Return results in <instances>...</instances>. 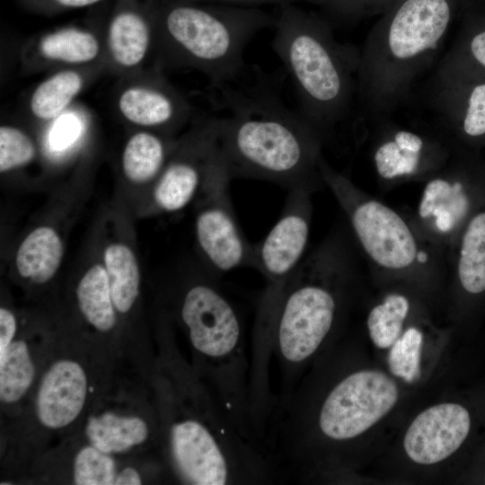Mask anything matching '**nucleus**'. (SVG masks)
I'll return each instance as SVG.
<instances>
[{
    "mask_svg": "<svg viewBox=\"0 0 485 485\" xmlns=\"http://www.w3.org/2000/svg\"><path fill=\"white\" fill-rule=\"evenodd\" d=\"M337 243L326 242L304 260L284 287L273 296L260 299L250 352V404L268 408L274 393L270 362L277 360L280 392L276 401L297 385L305 365L331 335L340 301L333 287L344 261Z\"/></svg>",
    "mask_w": 485,
    "mask_h": 485,
    "instance_id": "obj_1",
    "label": "nucleus"
},
{
    "mask_svg": "<svg viewBox=\"0 0 485 485\" xmlns=\"http://www.w3.org/2000/svg\"><path fill=\"white\" fill-rule=\"evenodd\" d=\"M219 89L217 149L232 179H257L313 192L323 181L322 138L265 81Z\"/></svg>",
    "mask_w": 485,
    "mask_h": 485,
    "instance_id": "obj_2",
    "label": "nucleus"
},
{
    "mask_svg": "<svg viewBox=\"0 0 485 485\" xmlns=\"http://www.w3.org/2000/svg\"><path fill=\"white\" fill-rule=\"evenodd\" d=\"M458 0H395L359 51L357 118L372 124L409 102L445 41Z\"/></svg>",
    "mask_w": 485,
    "mask_h": 485,
    "instance_id": "obj_3",
    "label": "nucleus"
},
{
    "mask_svg": "<svg viewBox=\"0 0 485 485\" xmlns=\"http://www.w3.org/2000/svg\"><path fill=\"white\" fill-rule=\"evenodd\" d=\"M170 366L168 450L181 480L196 485L278 481L265 451L239 433L203 380L177 360Z\"/></svg>",
    "mask_w": 485,
    "mask_h": 485,
    "instance_id": "obj_4",
    "label": "nucleus"
},
{
    "mask_svg": "<svg viewBox=\"0 0 485 485\" xmlns=\"http://www.w3.org/2000/svg\"><path fill=\"white\" fill-rule=\"evenodd\" d=\"M272 48L295 88L299 112L323 137L356 111L359 51L339 42L327 20L279 6Z\"/></svg>",
    "mask_w": 485,
    "mask_h": 485,
    "instance_id": "obj_5",
    "label": "nucleus"
},
{
    "mask_svg": "<svg viewBox=\"0 0 485 485\" xmlns=\"http://www.w3.org/2000/svg\"><path fill=\"white\" fill-rule=\"evenodd\" d=\"M179 314L201 379L239 433L260 447L250 412V357L241 317L212 279L190 283L181 294Z\"/></svg>",
    "mask_w": 485,
    "mask_h": 485,
    "instance_id": "obj_6",
    "label": "nucleus"
},
{
    "mask_svg": "<svg viewBox=\"0 0 485 485\" xmlns=\"http://www.w3.org/2000/svg\"><path fill=\"white\" fill-rule=\"evenodd\" d=\"M162 25L181 56L203 69L216 87L237 79L244 70L243 50L275 19L259 7L169 3Z\"/></svg>",
    "mask_w": 485,
    "mask_h": 485,
    "instance_id": "obj_7",
    "label": "nucleus"
},
{
    "mask_svg": "<svg viewBox=\"0 0 485 485\" xmlns=\"http://www.w3.org/2000/svg\"><path fill=\"white\" fill-rule=\"evenodd\" d=\"M231 180L216 146L198 195L195 234L207 265L217 275L251 267L253 244L238 224L230 197Z\"/></svg>",
    "mask_w": 485,
    "mask_h": 485,
    "instance_id": "obj_8",
    "label": "nucleus"
},
{
    "mask_svg": "<svg viewBox=\"0 0 485 485\" xmlns=\"http://www.w3.org/2000/svg\"><path fill=\"white\" fill-rule=\"evenodd\" d=\"M321 172L345 208L352 229L366 253L379 266L403 269L417 259L415 237L405 221L392 208L371 199H363L341 174L322 158Z\"/></svg>",
    "mask_w": 485,
    "mask_h": 485,
    "instance_id": "obj_9",
    "label": "nucleus"
},
{
    "mask_svg": "<svg viewBox=\"0 0 485 485\" xmlns=\"http://www.w3.org/2000/svg\"><path fill=\"white\" fill-rule=\"evenodd\" d=\"M311 192L290 190L279 218L260 242L252 245L251 267L265 278L260 298L277 294L304 260L312 205Z\"/></svg>",
    "mask_w": 485,
    "mask_h": 485,
    "instance_id": "obj_10",
    "label": "nucleus"
},
{
    "mask_svg": "<svg viewBox=\"0 0 485 485\" xmlns=\"http://www.w3.org/2000/svg\"><path fill=\"white\" fill-rule=\"evenodd\" d=\"M471 83L463 74L432 75L428 81L426 105L443 134L485 136V81Z\"/></svg>",
    "mask_w": 485,
    "mask_h": 485,
    "instance_id": "obj_11",
    "label": "nucleus"
},
{
    "mask_svg": "<svg viewBox=\"0 0 485 485\" xmlns=\"http://www.w3.org/2000/svg\"><path fill=\"white\" fill-rule=\"evenodd\" d=\"M380 128V137L373 149V163L384 180L417 175L437 166L445 156L438 140L409 126H401L388 117L373 123Z\"/></svg>",
    "mask_w": 485,
    "mask_h": 485,
    "instance_id": "obj_12",
    "label": "nucleus"
},
{
    "mask_svg": "<svg viewBox=\"0 0 485 485\" xmlns=\"http://www.w3.org/2000/svg\"><path fill=\"white\" fill-rule=\"evenodd\" d=\"M471 428L468 410L457 403H441L419 413L404 436L407 455L419 464H434L453 454Z\"/></svg>",
    "mask_w": 485,
    "mask_h": 485,
    "instance_id": "obj_13",
    "label": "nucleus"
},
{
    "mask_svg": "<svg viewBox=\"0 0 485 485\" xmlns=\"http://www.w3.org/2000/svg\"><path fill=\"white\" fill-rule=\"evenodd\" d=\"M87 377L75 361L54 363L40 384L36 410L41 424L51 429L70 425L81 413L87 395Z\"/></svg>",
    "mask_w": 485,
    "mask_h": 485,
    "instance_id": "obj_14",
    "label": "nucleus"
},
{
    "mask_svg": "<svg viewBox=\"0 0 485 485\" xmlns=\"http://www.w3.org/2000/svg\"><path fill=\"white\" fill-rule=\"evenodd\" d=\"M63 255V242L57 231L48 225L38 226L19 245L15 268L22 278L43 284L55 276Z\"/></svg>",
    "mask_w": 485,
    "mask_h": 485,
    "instance_id": "obj_15",
    "label": "nucleus"
},
{
    "mask_svg": "<svg viewBox=\"0 0 485 485\" xmlns=\"http://www.w3.org/2000/svg\"><path fill=\"white\" fill-rule=\"evenodd\" d=\"M85 433L92 445L110 454L144 443L148 437L149 428L138 417L105 412L88 419Z\"/></svg>",
    "mask_w": 485,
    "mask_h": 485,
    "instance_id": "obj_16",
    "label": "nucleus"
},
{
    "mask_svg": "<svg viewBox=\"0 0 485 485\" xmlns=\"http://www.w3.org/2000/svg\"><path fill=\"white\" fill-rule=\"evenodd\" d=\"M103 266L115 308L119 313H126L139 295L140 269L137 257L128 245L112 242L104 250Z\"/></svg>",
    "mask_w": 485,
    "mask_h": 485,
    "instance_id": "obj_17",
    "label": "nucleus"
},
{
    "mask_svg": "<svg viewBox=\"0 0 485 485\" xmlns=\"http://www.w3.org/2000/svg\"><path fill=\"white\" fill-rule=\"evenodd\" d=\"M79 309L85 320L100 331H109L116 324L109 278L103 264L95 263L83 275L76 287Z\"/></svg>",
    "mask_w": 485,
    "mask_h": 485,
    "instance_id": "obj_18",
    "label": "nucleus"
},
{
    "mask_svg": "<svg viewBox=\"0 0 485 485\" xmlns=\"http://www.w3.org/2000/svg\"><path fill=\"white\" fill-rule=\"evenodd\" d=\"M122 115L130 122L147 127L172 123L179 114V102L161 89L131 87L119 100Z\"/></svg>",
    "mask_w": 485,
    "mask_h": 485,
    "instance_id": "obj_19",
    "label": "nucleus"
},
{
    "mask_svg": "<svg viewBox=\"0 0 485 485\" xmlns=\"http://www.w3.org/2000/svg\"><path fill=\"white\" fill-rule=\"evenodd\" d=\"M150 42V30L142 15L119 13L109 27V47L113 59L122 66H134L145 57Z\"/></svg>",
    "mask_w": 485,
    "mask_h": 485,
    "instance_id": "obj_20",
    "label": "nucleus"
},
{
    "mask_svg": "<svg viewBox=\"0 0 485 485\" xmlns=\"http://www.w3.org/2000/svg\"><path fill=\"white\" fill-rule=\"evenodd\" d=\"M167 155L168 146L163 138L149 132H138L125 146L123 172L133 183H146L159 176Z\"/></svg>",
    "mask_w": 485,
    "mask_h": 485,
    "instance_id": "obj_21",
    "label": "nucleus"
},
{
    "mask_svg": "<svg viewBox=\"0 0 485 485\" xmlns=\"http://www.w3.org/2000/svg\"><path fill=\"white\" fill-rule=\"evenodd\" d=\"M458 277L471 294L485 291V212L469 222L461 243Z\"/></svg>",
    "mask_w": 485,
    "mask_h": 485,
    "instance_id": "obj_22",
    "label": "nucleus"
},
{
    "mask_svg": "<svg viewBox=\"0 0 485 485\" xmlns=\"http://www.w3.org/2000/svg\"><path fill=\"white\" fill-rule=\"evenodd\" d=\"M81 75L75 71H61L42 82L31 99V110L35 117L48 120L57 117L80 92Z\"/></svg>",
    "mask_w": 485,
    "mask_h": 485,
    "instance_id": "obj_23",
    "label": "nucleus"
},
{
    "mask_svg": "<svg viewBox=\"0 0 485 485\" xmlns=\"http://www.w3.org/2000/svg\"><path fill=\"white\" fill-rule=\"evenodd\" d=\"M34 366L27 344L13 341L0 356V398L3 402L19 401L30 388Z\"/></svg>",
    "mask_w": 485,
    "mask_h": 485,
    "instance_id": "obj_24",
    "label": "nucleus"
},
{
    "mask_svg": "<svg viewBox=\"0 0 485 485\" xmlns=\"http://www.w3.org/2000/svg\"><path fill=\"white\" fill-rule=\"evenodd\" d=\"M40 50L48 59L85 63L96 57L99 43L89 31L67 28L46 35L40 43Z\"/></svg>",
    "mask_w": 485,
    "mask_h": 485,
    "instance_id": "obj_25",
    "label": "nucleus"
},
{
    "mask_svg": "<svg viewBox=\"0 0 485 485\" xmlns=\"http://www.w3.org/2000/svg\"><path fill=\"white\" fill-rule=\"evenodd\" d=\"M409 310L410 303L404 295L391 294L370 311L366 325L370 339L377 348L391 347L401 335Z\"/></svg>",
    "mask_w": 485,
    "mask_h": 485,
    "instance_id": "obj_26",
    "label": "nucleus"
},
{
    "mask_svg": "<svg viewBox=\"0 0 485 485\" xmlns=\"http://www.w3.org/2000/svg\"><path fill=\"white\" fill-rule=\"evenodd\" d=\"M458 189L459 184L450 181L445 176L431 179L424 189L419 214L423 218L433 217L441 232H448L454 225Z\"/></svg>",
    "mask_w": 485,
    "mask_h": 485,
    "instance_id": "obj_27",
    "label": "nucleus"
},
{
    "mask_svg": "<svg viewBox=\"0 0 485 485\" xmlns=\"http://www.w3.org/2000/svg\"><path fill=\"white\" fill-rule=\"evenodd\" d=\"M423 342L421 331L407 329L391 346L388 366L392 375L412 383L420 376V356Z\"/></svg>",
    "mask_w": 485,
    "mask_h": 485,
    "instance_id": "obj_28",
    "label": "nucleus"
},
{
    "mask_svg": "<svg viewBox=\"0 0 485 485\" xmlns=\"http://www.w3.org/2000/svg\"><path fill=\"white\" fill-rule=\"evenodd\" d=\"M476 66L477 69L485 71V26L476 31L442 57L433 74L443 75L466 71Z\"/></svg>",
    "mask_w": 485,
    "mask_h": 485,
    "instance_id": "obj_29",
    "label": "nucleus"
},
{
    "mask_svg": "<svg viewBox=\"0 0 485 485\" xmlns=\"http://www.w3.org/2000/svg\"><path fill=\"white\" fill-rule=\"evenodd\" d=\"M116 466L110 454L93 445L81 449L74 462V481L78 485L115 484Z\"/></svg>",
    "mask_w": 485,
    "mask_h": 485,
    "instance_id": "obj_30",
    "label": "nucleus"
},
{
    "mask_svg": "<svg viewBox=\"0 0 485 485\" xmlns=\"http://www.w3.org/2000/svg\"><path fill=\"white\" fill-rule=\"evenodd\" d=\"M35 146L30 137L19 128H0V172H6L25 165L35 156Z\"/></svg>",
    "mask_w": 485,
    "mask_h": 485,
    "instance_id": "obj_31",
    "label": "nucleus"
},
{
    "mask_svg": "<svg viewBox=\"0 0 485 485\" xmlns=\"http://www.w3.org/2000/svg\"><path fill=\"white\" fill-rule=\"evenodd\" d=\"M395 0H325L322 5L335 19L351 21L374 11H385Z\"/></svg>",
    "mask_w": 485,
    "mask_h": 485,
    "instance_id": "obj_32",
    "label": "nucleus"
},
{
    "mask_svg": "<svg viewBox=\"0 0 485 485\" xmlns=\"http://www.w3.org/2000/svg\"><path fill=\"white\" fill-rule=\"evenodd\" d=\"M78 126L74 118L65 117L60 119L50 134L51 146L56 150H61L73 143L79 131Z\"/></svg>",
    "mask_w": 485,
    "mask_h": 485,
    "instance_id": "obj_33",
    "label": "nucleus"
},
{
    "mask_svg": "<svg viewBox=\"0 0 485 485\" xmlns=\"http://www.w3.org/2000/svg\"><path fill=\"white\" fill-rule=\"evenodd\" d=\"M299 1H305L322 6L325 2V0H170L169 3H204L242 7H258L259 5L269 4H275L280 6Z\"/></svg>",
    "mask_w": 485,
    "mask_h": 485,
    "instance_id": "obj_34",
    "label": "nucleus"
},
{
    "mask_svg": "<svg viewBox=\"0 0 485 485\" xmlns=\"http://www.w3.org/2000/svg\"><path fill=\"white\" fill-rule=\"evenodd\" d=\"M17 330V321L14 314L7 308H0V356L13 342Z\"/></svg>",
    "mask_w": 485,
    "mask_h": 485,
    "instance_id": "obj_35",
    "label": "nucleus"
},
{
    "mask_svg": "<svg viewBox=\"0 0 485 485\" xmlns=\"http://www.w3.org/2000/svg\"><path fill=\"white\" fill-rule=\"evenodd\" d=\"M142 480L138 472L132 467L122 469L116 476L115 484L119 485H138Z\"/></svg>",
    "mask_w": 485,
    "mask_h": 485,
    "instance_id": "obj_36",
    "label": "nucleus"
},
{
    "mask_svg": "<svg viewBox=\"0 0 485 485\" xmlns=\"http://www.w3.org/2000/svg\"><path fill=\"white\" fill-rule=\"evenodd\" d=\"M57 4L64 7L79 8L92 5L101 0H54Z\"/></svg>",
    "mask_w": 485,
    "mask_h": 485,
    "instance_id": "obj_37",
    "label": "nucleus"
}]
</instances>
